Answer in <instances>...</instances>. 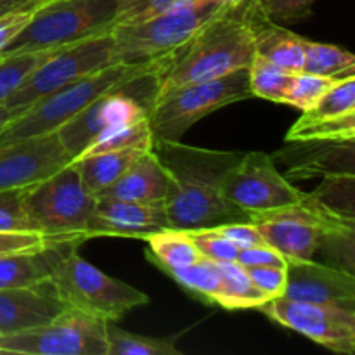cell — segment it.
Returning a JSON list of instances; mask_svg holds the SVG:
<instances>
[{
  "label": "cell",
  "mask_w": 355,
  "mask_h": 355,
  "mask_svg": "<svg viewBox=\"0 0 355 355\" xmlns=\"http://www.w3.org/2000/svg\"><path fill=\"white\" fill-rule=\"evenodd\" d=\"M151 149L170 175L168 196L163 205L170 227L194 231L252 222L250 214L222 193L225 172L243 153L196 148L180 141H153Z\"/></svg>",
  "instance_id": "cell-1"
},
{
  "label": "cell",
  "mask_w": 355,
  "mask_h": 355,
  "mask_svg": "<svg viewBox=\"0 0 355 355\" xmlns=\"http://www.w3.org/2000/svg\"><path fill=\"white\" fill-rule=\"evenodd\" d=\"M252 2L227 6L200 28L182 47L165 58L158 73V94L189 83L220 78L248 68L255 58Z\"/></svg>",
  "instance_id": "cell-2"
},
{
  "label": "cell",
  "mask_w": 355,
  "mask_h": 355,
  "mask_svg": "<svg viewBox=\"0 0 355 355\" xmlns=\"http://www.w3.org/2000/svg\"><path fill=\"white\" fill-rule=\"evenodd\" d=\"M165 58L166 55H162L141 62H114L54 90L10 121L0 134V144L52 134L99 96L162 68Z\"/></svg>",
  "instance_id": "cell-3"
},
{
  "label": "cell",
  "mask_w": 355,
  "mask_h": 355,
  "mask_svg": "<svg viewBox=\"0 0 355 355\" xmlns=\"http://www.w3.org/2000/svg\"><path fill=\"white\" fill-rule=\"evenodd\" d=\"M227 6L225 0H186L148 19L114 24V59L141 62L172 54Z\"/></svg>",
  "instance_id": "cell-4"
},
{
  "label": "cell",
  "mask_w": 355,
  "mask_h": 355,
  "mask_svg": "<svg viewBox=\"0 0 355 355\" xmlns=\"http://www.w3.org/2000/svg\"><path fill=\"white\" fill-rule=\"evenodd\" d=\"M118 0H47L33 10L30 23L2 52L55 51L87 38L111 33Z\"/></svg>",
  "instance_id": "cell-5"
},
{
  "label": "cell",
  "mask_w": 355,
  "mask_h": 355,
  "mask_svg": "<svg viewBox=\"0 0 355 355\" xmlns=\"http://www.w3.org/2000/svg\"><path fill=\"white\" fill-rule=\"evenodd\" d=\"M159 69L103 94L55 130L71 159L111 132L148 116L158 94Z\"/></svg>",
  "instance_id": "cell-6"
},
{
  "label": "cell",
  "mask_w": 355,
  "mask_h": 355,
  "mask_svg": "<svg viewBox=\"0 0 355 355\" xmlns=\"http://www.w3.org/2000/svg\"><path fill=\"white\" fill-rule=\"evenodd\" d=\"M252 97L248 68L162 94L148 114L153 141H182L184 134L205 116Z\"/></svg>",
  "instance_id": "cell-7"
},
{
  "label": "cell",
  "mask_w": 355,
  "mask_h": 355,
  "mask_svg": "<svg viewBox=\"0 0 355 355\" xmlns=\"http://www.w3.org/2000/svg\"><path fill=\"white\" fill-rule=\"evenodd\" d=\"M51 284L66 307L103 321L116 322L134 309L149 304L148 295L125 281L107 276L82 259L76 250L69 252L55 267Z\"/></svg>",
  "instance_id": "cell-8"
},
{
  "label": "cell",
  "mask_w": 355,
  "mask_h": 355,
  "mask_svg": "<svg viewBox=\"0 0 355 355\" xmlns=\"http://www.w3.org/2000/svg\"><path fill=\"white\" fill-rule=\"evenodd\" d=\"M96 201L73 162L24 189V208L40 234H80L89 239Z\"/></svg>",
  "instance_id": "cell-9"
},
{
  "label": "cell",
  "mask_w": 355,
  "mask_h": 355,
  "mask_svg": "<svg viewBox=\"0 0 355 355\" xmlns=\"http://www.w3.org/2000/svg\"><path fill=\"white\" fill-rule=\"evenodd\" d=\"M106 321L66 307L28 331L0 335V355H106Z\"/></svg>",
  "instance_id": "cell-10"
},
{
  "label": "cell",
  "mask_w": 355,
  "mask_h": 355,
  "mask_svg": "<svg viewBox=\"0 0 355 355\" xmlns=\"http://www.w3.org/2000/svg\"><path fill=\"white\" fill-rule=\"evenodd\" d=\"M116 62L111 33L87 38L78 44L52 52L6 101V104L19 110H28L42 97L54 90L96 73Z\"/></svg>",
  "instance_id": "cell-11"
},
{
  "label": "cell",
  "mask_w": 355,
  "mask_h": 355,
  "mask_svg": "<svg viewBox=\"0 0 355 355\" xmlns=\"http://www.w3.org/2000/svg\"><path fill=\"white\" fill-rule=\"evenodd\" d=\"M222 193L250 217L300 203L307 196L277 170L272 156L260 151L243 153L225 172Z\"/></svg>",
  "instance_id": "cell-12"
},
{
  "label": "cell",
  "mask_w": 355,
  "mask_h": 355,
  "mask_svg": "<svg viewBox=\"0 0 355 355\" xmlns=\"http://www.w3.org/2000/svg\"><path fill=\"white\" fill-rule=\"evenodd\" d=\"M260 311L279 326L338 354L355 352V309L272 298Z\"/></svg>",
  "instance_id": "cell-13"
},
{
  "label": "cell",
  "mask_w": 355,
  "mask_h": 355,
  "mask_svg": "<svg viewBox=\"0 0 355 355\" xmlns=\"http://www.w3.org/2000/svg\"><path fill=\"white\" fill-rule=\"evenodd\" d=\"M73 162L58 134L0 144V191L26 189Z\"/></svg>",
  "instance_id": "cell-14"
},
{
  "label": "cell",
  "mask_w": 355,
  "mask_h": 355,
  "mask_svg": "<svg viewBox=\"0 0 355 355\" xmlns=\"http://www.w3.org/2000/svg\"><path fill=\"white\" fill-rule=\"evenodd\" d=\"M286 288L281 298L355 309L354 272L307 260H288Z\"/></svg>",
  "instance_id": "cell-15"
},
{
  "label": "cell",
  "mask_w": 355,
  "mask_h": 355,
  "mask_svg": "<svg viewBox=\"0 0 355 355\" xmlns=\"http://www.w3.org/2000/svg\"><path fill=\"white\" fill-rule=\"evenodd\" d=\"M166 227H170V224L163 205L97 198L89 225V238L118 236L144 239L146 236Z\"/></svg>",
  "instance_id": "cell-16"
},
{
  "label": "cell",
  "mask_w": 355,
  "mask_h": 355,
  "mask_svg": "<svg viewBox=\"0 0 355 355\" xmlns=\"http://www.w3.org/2000/svg\"><path fill=\"white\" fill-rule=\"evenodd\" d=\"M293 144L297 146L272 155L274 159L288 165L284 177L290 182L318 175H355L354 141H295Z\"/></svg>",
  "instance_id": "cell-17"
},
{
  "label": "cell",
  "mask_w": 355,
  "mask_h": 355,
  "mask_svg": "<svg viewBox=\"0 0 355 355\" xmlns=\"http://www.w3.org/2000/svg\"><path fill=\"white\" fill-rule=\"evenodd\" d=\"M66 309L51 281L28 288L0 290V335L28 331L52 321Z\"/></svg>",
  "instance_id": "cell-18"
},
{
  "label": "cell",
  "mask_w": 355,
  "mask_h": 355,
  "mask_svg": "<svg viewBox=\"0 0 355 355\" xmlns=\"http://www.w3.org/2000/svg\"><path fill=\"white\" fill-rule=\"evenodd\" d=\"M83 238L52 243L44 248L21 250L0 255V290L28 288L51 281L55 267L73 250H78Z\"/></svg>",
  "instance_id": "cell-19"
},
{
  "label": "cell",
  "mask_w": 355,
  "mask_h": 355,
  "mask_svg": "<svg viewBox=\"0 0 355 355\" xmlns=\"http://www.w3.org/2000/svg\"><path fill=\"white\" fill-rule=\"evenodd\" d=\"M170 189V175L153 149L142 153L110 187L96 198L165 205Z\"/></svg>",
  "instance_id": "cell-20"
},
{
  "label": "cell",
  "mask_w": 355,
  "mask_h": 355,
  "mask_svg": "<svg viewBox=\"0 0 355 355\" xmlns=\"http://www.w3.org/2000/svg\"><path fill=\"white\" fill-rule=\"evenodd\" d=\"M253 38H255V54L262 55L272 64L298 73L304 69L305 61V38L293 31L286 30L283 24L269 19L260 10L257 0L252 2L250 9Z\"/></svg>",
  "instance_id": "cell-21"
},
{
  "label": "cell",
  "mask_w": 355,
  "mask_h": 355,
  "mask_svg": "<svg viewBox=\"0 0 355 355\" xmlns=\"http://www.w3.org/2000/svg\"><path fill=\"white\" fill-rule=\"evenodd\" d=\"M144 151H148V149H113V151L92 153V155L78 156V158L73 159V163L76 165L83 187L90 194L97 196L106 187H110Z\"/></svg>",
  "instance_id": "cell-22"
},
{
  "label": "cell",
  "mask_w": 355,
  "mask_h": 355,
  "mask_svg": "<svg viewBox=\"0 0 355 355\" xmlns=\"http://www.w3.org/2000/svg\"><path fill=\"white\" fill-rule=\"evenodd\" d=\"M142 241L148 243L146 257L153 263H156L163 272L191 266L203 259L194 246L193 239L182 229H162V231L146 236Z\"/></svg>",
  "instance_id": "cell-23"
},
{
  "label": "cell",
  "mask_w": 355,
  "mask_h": 355,
  "mask_svg": "<svg viewBox=\"0 0 355 355\" xmlns=\"http://www.w3.org/2000/svg\"><path fill=\"white\" fill-rule=\"evenodd\" d=\"M220 274V290H218L217 305L229 311L241 309H259L266 304L267 298L257 290L246 267L232 262H215Z\"/></svg>",
  "instance_id": "cell-24"
},
{
  "label": "cell",
  "mask_w": 355,
  "mask_h": 355,
  "mask_svg": "<svg viewBox=\"0 0 355 355\" xmlns=\"http://www.w3.org/2000/svg\"><path fill=\"white\" fill-rule=\"evenodd\" d=\"M302 71L314 73L331 80L355 76V58L352 52L333 44H321L305 38V61Z\"/></svg>",
  "instance_id": "cell-25"
},
{
  "label": "cell",
  "mask_w": 355,
  "mask_h": 355,
  "mask_svg": "<svg viewBox=\"0 0 355 355\" xmlns=\"http://www.w3.org/2000/svg\"><path fill=\"white\" fill-rule=\"evenodd\" d=\"M295 141H355V113L336 118L302 114L286 134V142Z\"/></svg>",
  "instance_id": "cell-26"
},
{
  "label": "cell",
  "mask_w": 355,
  "mask_h": 355,
  "mask_svg": "<svg viewBox=\"0 0 355 355\" xmlns=\"http://www.w3.org/2000/svg\"><path fill=\"white\" fill-rule=\"evenodd\" d=\"M106 355H182L170 338L137 335L106 321Z\"/></svg>",
  "instance_id": "cell-27"
},
{
  "label": "cell",
  "mask_w": 355,
  "mask_h": 355,
  "mask_svg": "<svg viewBox=\"0 0 355 355\" xmlns=\"http://www.w3.org/2000/svg\"><path fill=\"white\" fill-rule=\"evenodd\" d=\"M295 73L272 64L262 55L253 58L248 66L250 90L253 97L284 104Z\"/></svg>",
  "instance_id": "cell-28"
},
{
  "label": "cell",
  "mask_w": 355,
  "mask_h": 355,
  "mask_svg": "<svg viewBox=\"0 0 355 355\" xmlns=\"http://www.w3.org/2000/svg\"><path fill=\"white\" fill-rule=\"evenodd\" d=\"M170 277L179 286L189 291L193 297L200 298L205 304H217L218 290H220V274L217 263L208 259H200L191 266L168 270Z\"/></svg>",
  "instance_id": "cell-29"
},
{
  "label": "cell",
  "mask_w": 355,
  "mask_h": 355,
  "mask_svg": "<svg viewBox=\"0 0 355 355\" xmlns=\"http://www.w3.org/2000/svg\"><path fill=\"white\" fill-rule=\"evenodd\" d=\"M354 179L355 175L324 177L321 186L309 194L329 215L354 224Z\"/></svg>",
  "instance_id": "cell-30"
},
{
  "label": "cell",
  "mask_w": 355,
  "mask_h": 355,
  "mask_svg": "<svg viewBox=\"0 0 355 355\" xmlns=\"http://www.w3.org/2000/svg\"><path fill=\"white\" fill-rule=\"evenodd\" d=\"M55 51H28L0 54V103H6L19 89L21 83Z\"/></svg>",
  "instance_id": "cell-31"
},
{
  "label": "cell",
  "mask_w": 355,
  "mask_h": 355,
  "mask_svg": "<svg viewBox=\"0 0 355 355\" xmlns=\"http://www.w3.org/2000/svg\"><path fill=\"white\" fill-rule=\"evenodd\" d=\"M355 113V76L333 83L304 114L315 118H336Z\"/></svg>",
  "instance_id": "cell-32"
},
{
  "label": "cell",
  "mask_w": 355,
  "mask_h": 355,
  "mask_svg": "<svg viewBox=\"0 0 355 355\" xmlns=\"http://www.w3.org/2000/svg\"><path fill=\"white\" fill-rule=\"evenodd\" d=\"M336 82H338V80H336ZM333 83H335V80L314 75V73H295L284 104L293 106L302 111L309 110V107H311L312 104H314L315 101L333 85Z\"/></svg>",
  "instance_id": "cell-33"
},
{
  "label": "cell",
  "mask_w": 355,
  "mask_h": 355,
  "mask_svg": "<svg viewBox=\"0 0 355 355\" xmlns=\"http://www.w3.org/2000/svg\"><path fill=\"white\" fill-rule=\"evenodd\" d=\"M0 232H37L24 208V189L0 191Z\"/></svg>",
  "instance_id": "cell-34"
},
{
  "label": "cell",
  "mask_w": 355,
  "mask_h": 355,
  "mask_svg": "<svg viewBox=\"0 0 355 355\" xmlns=\"http://www.w3.org/2000/svg\"><path fill=\"white\" fill-rule=\"evenodd\" d=\"M186 232L193 239L194 246L203 259L211 260V262H232L238 257V246L232 245L215 227L194 229V231Z\"/></svg>",
  "instance_id": "cell-35"
},
{
  "label": "cell",
  "mask_w": 355,
  "mask_h": 355,
  "mask_svg": "<svg viewBox=\"0 0 355 355\" xmlns=\"http://www.w3.org/2000/svg\"><path fill=\"white\" fill-rule=\"evenodd\" d=\"M71 238H83L80 234H40V232H0V255L21 252V250L44 248L52 243L64 241Z\"/></svg>",
  "instance_id": "cell-36"
},
{
  "label": "cell",
  "mask_w": 355,
  "mask_h": 355,
  "mask_svg": "<svg viewBox=\"0 0 355 355\" xmlns=\"http://www.w3.org/2000/svg\"><path fill=\"white\" fill-rule=\"evenodd\" d=\"M315 0H257L260 10L276 23L304 19L311 16Z\"/></svg>",
  "instance_id": "cell-37"
},
{
  "label": "cell",
  "mask_w": 355,
  "mask_h": 355,
  "mask_svg": "<svg viewBox=\"0 0 355 355\" xmlns=\"http://www.w3.org/2000/svg\"><path fill=\"white\" fill-rule=\"evenodd\" d=\"M38 2H26L0 14V54L12 44L17 35L26 28Z\"/></svg>",
  "instance_id": "cell-38"
},
{
  "label": "cell",
  "mask_w": 355,
  "mask_h": 355,
  "mask_svg": "<svg viewBox=\"0 0 355 355\" xmlns=\"http://www.w3.org/2000/svg\"><path fill=\"white\" fill-rule=\"evenodd\" d=\"M250 277H252L253 284L257 286V290L267 298V300H272V298H281L284 293V288H286V266H260V267H246Z\"/></svg>",
  "instance_id": "cell-39"
},
{
  "label": "cell",
  "mask_w": 355,
  "mask_h": 355,
  "mask_svg": "<svg viewBox=\"0 0 355 355\" xmlns=\"http://www.w3.org/2000/svg\"><path fill=\"white\" fill-rule=\"evenodd\" d=\"M215 229H217L224 238H227L232 245L238 246L239 250L250 248V246L257 245H267L253 222H231V224L217 225Z\"/></svg>",
  "instance_id": "cell-40"
},
{
  "label": "cell",
  "mask_w": 355,
  "mask_h": 355,
  "mask_svg": "<svg viewBox=\"0 0 355 355\" xmlns=\"http://www.w3.org/2000/svg\"><path fill=\"white\" fill-rule=\"evenodd\" d=\"M236 262L243 267L286 266V259L269 245H257L250 246V248H241L238 252V257H236Z\"/></svg>",
  "instance_id": "cell-41"
},
{
  "label": "cell",
  "mask_w": 355,
  "mask_h": 355,
  "mask_svg": "<svg viewBox=\"0 0 355 355\" xmlns=\"http://www.w3.org/2000/svg\"><path fill=\"white\" fill-rule=\"evenodd\" d=\"M24 110H19V107H12L6 103H0V134L3 132V128L10 123L12 120H16Z\"/></svg>",
  "instance_id": "cell-42"
},
{
  "label": "cell",
  "mask_w": 355,
  "mask_h": 355,
  "mask_svg": "<svg viewBox=\"0 0 355 355\" xmlns=\"http://www.w3.org/2000/svg\"><path fill=\"white\" fill-rule=\"evenodd\" d=\"M30 0H0V14L6 12V10L12 9V7L21 6V3H26Z\"/></svg>",
  "instance_id": "cell-43"
},
{
  "label": "cell",
  "mask_w": 355,
  "mask_h": 355,
  "mask_svg": "<svg viewBox=\"0 0 355 355\" xmlns=\"http://www.w3.org/2000/svg\"><path fill=\"white\" fill-rule=\"evenodd\" d=\"M227 3H231V6H239V3H245V2H250V0H225Z\"/></svg>",
  "instance_id": "cell-44"
},
{
  "label": "cell",
  "mask_w": 355,
  "mask_h": 355,
  "mask_svg": "<svg viewBox=\"0 0 355 355\" xmlns=\"http://www.w3.org/2000/svg\"><path fill=\"white\" fill-rule=\"evenodd\" d=\"M30 2H38V3H40V2H47V0H30Z\"/></svg>",
  "instance_id": "cell-45"
}]
</instances>
